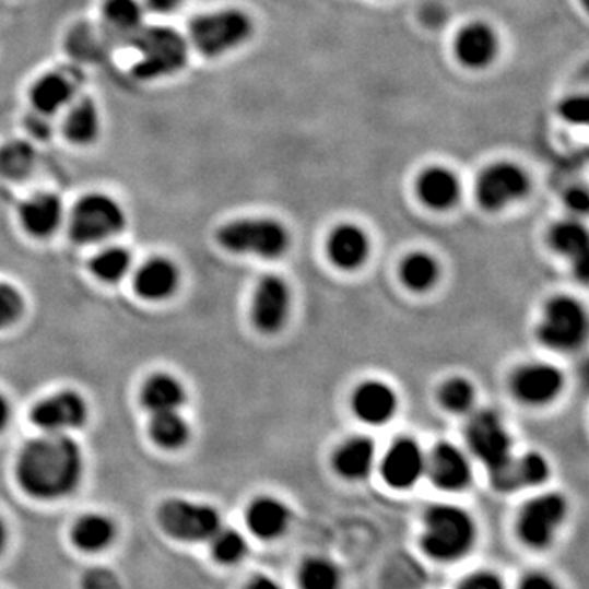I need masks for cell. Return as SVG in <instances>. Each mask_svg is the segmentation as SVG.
I'll list each match as a JSON object with an SVG mask.
<instances>
[{
    "instance_id": "cell-1",
    "label": "cell",
    "mask_w": 589,
    "mask_h": 589,
    "mask_svg": "<svg viewBox=\"0 0 589 589\" xmlns=\"http://www.w3.org/2000/svg\"><path fill=\"white\" fill-rule=\"evenodd\" d=\"M84 457L68 434L46 433L20 450L15 475L23 492L36 499L66 498L81 485Z\"/></svg>"
},
{
    "instance_id": "cell-2",
    "label": "cell",
    "mask_w": 589,
    "mask_h": 589,
    "mask_svg": "<svg viewBox=\"0 0 589 589\" xmlns=\"http://www.w3.org/2000/svg\"><path fill=\"white\" fill-rule=\"evenodd\" d=\"M130 38L138 51L133 75L140 81L167 78L186 68L189 46L176 30L169 26H141Z\"/></svg>"
},
{
    "instance_id": "cell-3",
    "label": "cell",
    "mask_w": 589,
    "mask_h": 589,
    "mask_svg": "<svg viewBox=\"0 0 589 589\" xmlns=\"http://www.w3.org/2000/svg\"><path fill=\"white\" fill-rule=\"evenodd\" d=\"M475 542V525L463 509L437 505L424 519V552L439 562H453L469 554Z\"/></svg>"
},
{
    "instance_id": "cell-4",
    "label": "cell",
    "mask_w": 589,
    "mask_h": 589,
    "mask_svg": "<svg viewBox=\"0 0 589 589\" xmlns=\"http://www.w3.org/2000/svg\"><path fill=\"white\" fill-rule=\"evenodd\" d=\"M255 32L251 16L242 10L226 9L203 13L190 22L192 45L209 58H219L245 45Z\"/></svg>"
},
{
    "instance_id": "cell-5",
    "label": "cell",
    "mask_w": 589,
    "mask_h": 589,
    "mask_svg": "<svg viewBox=\"0 0 589 589\" xmlns=\"http://www.w3.org/2000/svg\"><path fill=\"white\" fill-rule=\"evenodd\" d=\"M216 239L226 251L278 259L287 252L291 235L281 223L271 219L236 220L222 226Z\"/></svg>"
},
{
    "instance_id": "cell-6",
    "label": "cell",
    "mask_w": 589,
    "mask_h": 589,
    "mask_svg": "<svg viewBox=\"0 0 589 589\" xmlns=\"http://www.w3.org/2000/svg\"><path fill=\"white\" fill-rule=\"evenodd\" d=\"M127 216L117 200L91 193L75 203L69 220V235L79 245H97L123 232Z\"/></svg>"
},
{
    "instance_id": "cell-7",
    "label": "cell",
    "mask_w": 589,
    "mask_h": 589,
    "mask_svg": "<svg viewBox=\"0 0 589 589\" xmlns=\"http://www.w3.org/2000/svg\"><path fill=\"white\" fill-rule=\"evenodd\" d=\"M587 334V309L577 298L561 295L549 299L538 328L542 344L554 351H574L584 344Z\"/></svg>"
},
{
    "instance_id": "cell-8",
    "label": "cell",
    "mask_w": 589,
    "mask_h": 589,
    "mask_svg": "<svg viewBox=\"0 0 589 589\" xmlns=\"http://www.w3.org/2000/svg\"><path fill=\"white\" fill-rule=\"evenodd\" d=\"M157 519L163 531L176 541L207 542L222 528V518L213 506L189 499H167Z\"/></svg>"
},
{
    "instance_id": "cell-9",
    "label": "cell",
    "mask_w": 589,
    "mask_h": 589,
    "mask_svg": "<svg viewBox=\"0 0 589 589\" xmlns=\"http://www.w3.org/2000/svg\"><path fill=\"white\" fill-rule=\"evenodd\" d=\"M529 190L531 179L526 170L506 161L486 167L476 180V200L488 212H502L525 199Z\"/></svg>"
},
{
    "instance_id": "cell-10",
    "label": "cell",
    "mask_w": 589,
    "mask_h": 589,
    "mask_svg": "<svg viewBox=\"0 0 589 589\" xmlns=\"http://www.w3.org/2000/svg\"><path fill=\"white\" fill-rule=\"evenodd\" d=\"M567 499L558 493L538 496L529 502L519 515V538L529 547H549L567 518Z\"/></svg>"
},
{
    "instance_id": "cell-11",
    "label": "cell",
    "mask_w": 589,
    "mask_h": 589,
    "mask_svg": "<svg viewBox=\"0 0 589 589\" xmlns=\"http://www.w3.org/2000/svg\"><path fill=\"white\" fill-rule=\"evenodd\" d=\"M467 443L473 456L493 470L513 456V440L502 417L492 410L476 411L467 424Z\"/></svg>"
},
{
    "instance_id": "cell-12",
    "label": "cell",
    "mask_w": 589,
    "mask_h": 589,
    "mask_svg": "<svg viewBox=\"0 0 589 589\" xmlns=\"http://www.w3.org/2000/svg\"><path fill=\"white\" fill-rule=\"evenodd\" d=\"M89 408L84 397L74 390L59 391L35 404L32 421L36 427L51 434H66L87 423Z\"/></svg>"
},
{
    "instance_id": "cell-13",
    "label": "cell",
    "mask_w": 589,
    "mask_h": 589,
    "mask_svg": "<svg viewBox=\"0 0 589 589\" xmlns=\"http://www.w3.org/2000/svg\"><path fill=\"white\" fill-rule=\"evenodd\" d=\"M291 305L292 295L287 282L279 275H266L259 281L252 298V322L264 334H275L287 322Z\"/></svg>"
},
{
    "instance_id": "cell-14",
    "label": "cell",
    "mask_w": 589,
    "mask_h": 589,
    "mask_svg": "<svg viewBox=\"0 0 589 589\" xmlns=\"http://www.w3.org/2000/svg\"><path fill=\"white\" fill-rule=\"evenodd\" d=\"M82 82H84V74L74 66H62L48 72L33 85V108L38 114L55 118L58 111L75 101Z\"/></svg>"
},
{
    "instance_id": "cell-15",
    "label": "cell",
    "mask_w": 589,
    "mask_h": 589,
    "mask_svg": "<svg viewBox=\"0 0 589 589\" xmlns=\"http://www.w3.org/2000/svg\"><path fill=\"white\" fill-rule=\"evenodd\" d=\"M426 473V456L420 444L410 437H401L391 444L381 462L385 482L397 490H408L420 482Z\"/></svg>"
},
{
    "instance_id": "cell-16",
    "label": "cell",
    "mask_w": 589,
    "mask_h": 589,
    "mask_svg": "<svg viewBox=\"0 0 589 589\" xmlns=\"http://www.w3.org/2000/svg\"><path fill=\"white\" fill-rule=\"evenodd\" d=\"M513 393L532 407L552 403L564 390L565 377L551 364H529L513 377Z\"/></svg>"
},
{
    "instance_id": "cell-17",
    "label": "cell",
    "mask_w": 589,
    "mask_h": 589,
    "mask_svg": "<svg viewBox=\"0 0 589 589\" xmlns=\"http://www.w3.org/2000/svg\"><path fill=\"white\" fill-rule=\"evenodd\" d=\"M551 475V466L545 457L538 452L521 457H509L496 469L490 470L493 488L499 493H515L522 488H532L544 483Z\"/></svg>"
},
{
    "instance_id": "cell-18",
    "label": "cell",
    "mask_w": 589,
    "mask_h": 589,
    "mask_svg": "<svg viewBox=\"0 0 589 589\" xmlns=\"http://www.w3.org/2000/svg\"><path fill=\"white\" fill-rule=\"evenodd\" d=\"M426 473L444 492H462L472 480V467L466 453L449 443L437 444L426 457Z\"/></svg>"
},
{
    "instance_id": "cell-19",
    "label": "cell",
    "mask_w": 589,
    "mask_h": 589,
    "mask_svg": "<svg viewBox=\"0 0 589 589\" xmlns=\"http://www.w3.org/2000/svg\"><path fill=\"white\" fill-rule=\"evenodd\" d=\"M499 42L495 30L483 22H473L457 33L453 52L460 64L469 69H485L498 55Z\"/></svg>"
},
{
    "instance_id": "cell-20",
    "label": "cell",
    "mask_w": 589,
    "mask_h": 589,
    "mask_svg": "<svg viewBox=\"0 0 589 589\" xmlns=\"http://www.w3.org/2000/svg\"><path fill=\"white\" fill-rule=\"evenodd\" d=\"M398 410L397 391L385 381H364L352 394V411L370 426L387 424Z\"/></svg>"
},
{
    "instance_id": "cell-21",
    "label": "cell",
    "mask_w": 589,
    "mask_h": 589,
    "mask_svg": "<svg viewBox=\"0 0 589 589\" xmlns=\"http://www.w3.org/2000/svg\"><path fill=\"white\" fill-rule=\"evenodd\" d=\"M328 255L332 264L342 271H357L370 255V242L357 225H339L328 239Z\"/></svg>"
},
{
    "instance_id": "cell-22",
    "label": "cell",
    "mask_w": 589,
    "mask_h": 589,
    "mask_svg": "<svg viewBox=\"0 0 589 589\" xmlns=\"http://www.w3.org/2000/svg\"><path fill=\"white\" fill-rule=\"evenodd\" d=\"M416 192L421 202L437 212L452 209L460 200L459 177L446 167H427L416 180Z\"/></svg>"
},
{
    "instance_id": "cell-23",
    "label": "cell",
    "mask_w": 589,
    "mask_h": 589,
    "mask_svg": "<svg viewBox=\"0 0 589 589\" xmlns=\"http://www.w3.org/2000/svg\"><path fill=\"white\" fill-rule=\"evenodd\" d=\"M179 282V269L173 261L153 258L144 262L134 274V291L141 298L163 302L176 294Z\"/></svg>"
},
{
    "instance_id": "cell-24",
    "label": "cell",
    "mask_w": 589,
    "mask_h": 589,
    "mask_svg": "<svg viewBox=\"0 0 589 589\" xmlns=\"http://www.w3.org/2000/svg\"><path fill=\"white\" fill-rule=\"evenodd\" d=\"M64 216L61 199L55 193H38L20 207V222L28 235L48 238L58 232Z\"/></svg>"
},
{
    "instance_id": "cell-25",
    "label": "cell",
    "mask_w": 589,
    "mask_h": 589,
    "mask_svg": "<svg viewBox=\"0 0 589 589\" xmlns=\"http://www.w3.org/2000/svg\"><path fill=\"white\" fill-rule=\"evenodd\" d=\"M246 522L252 534L264 541H272L287 531L291 525V509L279 499L264 496L249 505Z\"/></svg>"
},
{
    "instance_id": "cell-26",
    "label": "cell",
    "mask_w": 589,
    "mask_h": 589,
    "mask_svg": "<svg viewBox=\"0 0 589 589\" xmlns=\"http://www.w3.org/2000/svg\"><path fill=\"white\" fill-rule=\"evenodd\" d=\"M375 463V444L370 437L357 436L345 440L332 457L335 472L345 480L358 482L370 475Z\"/></svg>"
},
{
    "instance_id": "cell-27",
    "label": "cell",
    "mask_w": 589,
    "mask_h": 589,
    "mask_svg": "<svg viewBox=\"0 0 589 589\" xmlns=\"http://www.w3.org/2000/svg\"><path fill=\"white\" fill-rule=\"evenodd\" d=\"M141 404L151 414L179 411L187 400L186 387L170 374H154L144 381L140 393Z\"/></svg>"
},
{
    "instance_id": "cell-28",
    "label": "cell",
    "mask_w": 589,
    "mask_h": 589,
    "mask_svg": "<svg viewBox=\"0 0 589 589\" xmlns=\"http://www.w3.org/2000/svg\"><path fill=\"white\" fill-rule=\"evenodd\" d=\"M551 245L555 251L567 256L577 269L578 278L588 275V232L580 222H561L551 229Z\"/></svg>"
},
{
    "instance_id": "cell-29",
    "label": "cell",
    "mask_w": 589,
    "mask_h": 589,
    "mask_svg": "<svg viewBox=\"0 0 589 589\" xmlns=\"http://www.w3.org/2000/svg\"><path fill=\"white\" fill-rule=\"evenodd\" d=\"M66 137L74 144L94 143L101 133V114L92 98H75L68 105L64 123H62Z\"/></svg>"
},
{
    "instance_id": "cell-30",
    "label": "cell",
    "mask_w": 589,
    "mask_h": 589,
    "mask_svg": "<svg viewBox=\"0 0 589 589\" xmlns=\"http://www.w3.org/2000/svg\"><path fill=\"white\" fill-rule=\"evenodd\" d=\"M117 529L114 521L104 515H85L75 521L71 539L75 547L82 552H101L110 547L115 541Z\"/></svg>"
},
{
    "instance_id": "cell-31",
    "label": "cell",
    "mask_w": 589,
    "mask_h": 589,
    "mask_svg": "<svg viewBox=\"0 0 589 589\" xmlns=\"http://www.w3.org/2000/svg\"><path fill=\"white\" fill-rule=\"evenodd\" d=\"M150 436L161 449L179 450L190 439V426L179 411L153 414L150 423Z\"/></svg>"
},
{
    "instance_id": "cell-32",
    "label": "cell",
    "mask_w": 589,
    "mask_h": 589,
    "mask_svg": "<svg viewBox=\"0 0 589 589\" xmlns=\"http://www.w3.org/2000/svg\"><path fill=\"white\" fill-rule=\"evenodd\" d=\"M400 278L413 292L431 291L440 278V268L433 256L413 252L401 262Z\"/></svg>"
},
{
    "instance_id": "cell-33",
    "label": "cell",
    "mask_w": 589,
    "mask_h": 589,
    "mask_svg": "<svg viewBox=\"0 0 589 589\" xmlns=\"http://www.w3.org/2000/svg\"><path fill=\"white\" fill-rule=\"evenodd\" d=\"M104 19L115 32L131 36L143 26V7L138 0H105Z\"/></svg>"
},
{
    "instance_id": "cell-34",
    "label": "cell",
    "mask_w": 589,
    "mask_h": 589,
    "mask_svg": "<svg viewBox=\"0 0 589 589\" xmlns=\"http://www.w3.org/2000/svg\"><path fill=\"white\" fill-rule=\"evenodd\" d=\"M36 153L26 141H10L0 148V174L7 179H23L32 173Z\"/></svg>"
},
{
    "instance_id": "cell-35",
    "label": "cell",
    "mask_w": 589,
    "mask_h": 589,
    "mask_svg": "<svg viewBox=\"0 0 589 589\" xmlns=\"http://www.w3.org/2000/svg\"><path fill=\"white\" fill-rule=\"evenodd\" d=\"M130 252L125 248H107L94 256L91 261V271L98 281L107 284H117L127 278L131 269Z\"/></svg>"
},
{
    "instance_id": "cell-36",
    "label": "cell",
    "mask_w": 589,
    "mask_h": 589,
    "mask_svg": "<svg viewBox=\"0 0 589 589\" xmlns=\"http://www.w3.org/2000/svg\"><path fill=\"white\" fill-rule=\"evenodd\" d=\"M298 581L302 589H339L341 574L326 558H309L299 568Z\"/></svg>"
},
{
    "instance_id": "cell-37",
    "label": "cell",
    "mask_w": 589,
    "mask_h": 589,
    "mask_svg": "<svg viewBox=\"0 0 589 589\" xmlns=\"http://www.w3.org/2000/svg\"><path fill=\"white\" fill-rule=\"evenodd\" d=\"M212 554L222 565H236L248 554V542L235 529H222L212 539Z\"/></svg>"
},
{
    "instance_id": "cell-38",
    "label": "cell",
    "mask_w": 589,
    "mask_h": 589,
    "mask_svg": "<svg viewBox=\"0 0 589 589\" xmlns=\"http://www.w3.org/2000/svg\"><path fill=\"white\" fill-rule=\"evenodd\" d=\"M439 400L444 410L453 414H463L472 410L475 403V388L467 378H449L440 387Z\"/></svg>"
},
{
    "instance_id": "cell-39",
    "label": "cell",
    "mask_w": 589,
    "mask_h": 589,
    "mask_svg": "<svg viewBox=\"0 0 589 589\" xmlns=\"http://www.w3.org/2000/svg\"><path fill=\"white\" fill-rule=\"evenodd\" d=\"M25 303L15 287L0 284V329L9 328L22 316Z\"/></svg>"
},
{
    "instance_id": "cell-40",
    "label": "cell",
    "mask_w": 589,
    "mask_h": 589,
    "mask_svg": "<svg viewBox=\"0 0 589 589\" xmlns=\"http://www.w3.org/2000/svg\"><path fill=\"white\" fill-rule=\"evenodd\" d=\"M561 117L572 125H587L589 118V102L584 95L568 97L558 105Z\"/></svg>"
},
{
    "instance_id": "cell-41",
    "label": "cell",
    "mask_w": 589,
    "mask_h": 589,
    "mask_svg": "<svg viewBox=\"0 0 589 589\" xmlns=\"http://www.w3.org/2000/svg\"><path fill=\"white\" fill-rule=\"evenodd\" d=\"M459 589H505L502 580L493 574H475L470 575Z\"/></svg>"
},
{
    "instance_id": "cell-42",
    "label": "cell",
    "mask_w": 589,
    "mask_h": 589,
    "mask_svg": "<svg viewBox=\"0 0 589 589\" xmlns=\"http://www.w3.org/2000/svg\"><path fill=\"white\" fill-rule=\"evenodd\" d=\"M52 120H55V118L46 117V115L38 114V111H33V114L30 115L28 120H26V127L30 128V131H32L36 138L45 140V138H48L49 134H51Z\"/></svg>"
},
{
    "instance_id": "cell-43",
    "label": "cell",
    "mask_w": 589,
    "mask_h": 589,
    "mask_svg": "<svg viewBox=\"0 0 589 589\" xmlns=\"http://www.w3.org/2000/svg\"><path fill=\"white\" fill-rule=\"evenodd\" d=\"M565 202H567L568 209L574 210L578 215H585L589 209L587 189L575 187V189L568 190L567 196H565Z\"/></svg>"
},
{
    "instance_id": "cell-44",
    "label": "cell",
    "mask_w": 589,
    "mask_h": 589,
    "mask_svg": "<svg viewBox=\"0 0 589 589\" xmlns=\"http://www.w3.org/2000/svg\"><path fill=\"white\" fill-rule=\"evenodd\" d=\"M114 585V577L104 570L91 572L85 578V588L87 589H111Z\"/></svg>"
},
{
    "instance_id": "cell-45",
    "label": "cell",
    "mask_w": 589,
    "mask_h": 589,
    "mask_svg": "<svg viewBox=\"0 0 589 589\" xmlns=\"http://www.w3.org/2000/svg\"><path fill=\"white\" fill-rule=\"evenodd\" d=\"M519 589H561L557 587L552 578H549L547 575L534 574L529 575L522 580L521 587Z\"/></svg>"
},
{
    "instance_id": "cell-46",
    "label": "cell",
    "mask_w": 589,
    "mask_h": 589,
    "mask_svg": "<svg viewBox=\"0 0 589 589\" xmlns=\"http://www.w3.org/2000/svg\"><path fill=\"white\" fill-rule=\"evenodd\" d=\"M182 2L184 0H146L151 9L161 13L173 12V10L179 9Z\"/></svg>"
},
{
    "instance_id": "cell-47",
    "label": "cell",
    "mask_w": 589,
    "mask_h": 589,
    "mask_svg": "<svg viewBox=\"0 0 589 589\" xmlns=\"http://www.w3.org/2000/svg\"><path fill=\"white\" fill-rule=\"evenodd\" d=\"M10 416H12V408H10L9 400L0 393V434L9 426Z\"/></svg>"
},
{
    "instance_id": "cell-48",
    "label": "cell",
    "mask_w": 589,
    "mask_h": 589,
    "mask_svg": "<svg viewBox=\"0 0 589 589\" xmlns=\"http://www.w3.org/2000/svg\"><path fill=\"white\" fill-rule=\"evenodd\" d=\"M246 589H282V587L278 581L272 580V578L258 577L251 584H248Z\"/></svg>"
},
{
    "instance_id": "cell-49",
    "label": "cell",
    "mask_w": 589,
    "mask_h": 589,
    "mask_svg": "<svg viewBox=\"0 0 589 589\" xmlns=\"http://www.w3.org/2000/svg\"><path fill=\"white\" fill-rule=\"evenodd\" d=\"M7 541H9V532H7L5 522L0 518V554H2L3 549H5Z\"/></svg>"
}]
</instances>
